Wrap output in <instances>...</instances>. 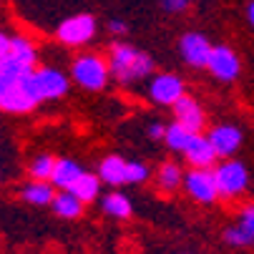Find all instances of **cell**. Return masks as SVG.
I'll use <instances>...</instances> for the list:
<instances>
[{"instance_id": "obj_1", "label": "cell", "mask_w": 254, "mask_h": 254, "mask_svg": "<svg viewBox=\"0 0 254 254\" xmlns=\"http://www.w3.org/2000/svg\"><path fill=\"white\" fill-rule=\"evenodd\" d=\"M154 70V61L141 53L131 46H114L111 48V61H108V73L116 76L121 83H128V81H136V78H143Z\"/></svg>"}, {"instance_id": "obj_2", "label": "cell", "mask_w": 254, "mask_h": 254, "mask_svg": "<svg viewBox=\"0 0 254 254\" xmlns=\"http://www.w3.org/2000/svg\"><path fill=\"white\" fill-rule=\"evenodd\" d=\"M73 81L86 91H101L108 83V63L98 56H81L73 63Z\"/></svg>"}, {"instance_id": "obj_3", "label": "cell", "mask_w": 254, "mask_h": 254, "mask_svg": "<svg viewBox=\"0 0 254 254\" xmlns=\"http://www.w3.org/2000/svg\"><path fill=\"white\" fill-rule=\"evenodd\" d=\"M214 174V184H216V194L219 196H237L247 189L249 184V174L247 166L239 161H224Z\"/></svg>"}, {"instance_id": "obj_4", "label": "cell", "mask_w": 254, "mask_h": 254, "mask_svg": "<svg viewBox=\"0 0 254 254\" xmlns=\"http://www.w3.org/2000/svg\"><path fill=\"white\" fill-rule=\"evenodd\" d=\"M93 33H96V20L91 15H73L61 23L58 38L65 46H83L93 38Z\"/></svg>"}, {"instance_id": "obj_5", "label": "cell", "mask_w": 254, "mask_h": 254, "mask_svg": "<svg viewBox=\"0 0 254 254\" xmlns=\"http://www.w3.org/2000/svg\"><path fill=\"white\" fill-rule=\"evenodd\" d=\"M206 68L211 70L216 78H222V81H234V78L239 76V58H237V53H234L232 48L216 46V48H211V53H209Z\"/></svg>"}, {"instance_id": "obj_6", "label": "cell", "mask_w": 254, "mask_h": 254, "mask_svg": "<svg viewBox=\"0 0 254 254\" xmlns=\"http://www.w3.org/2000/svg\"><path fill=\"white\" fill-rule=\"evenodd\" d=\"M35 91H38V98H61L68 91V78L56 68H41L35 70Z\"/></svg>"}, {"instance_id": "obj_7", "label": "cell", "mask_w": 254, "mask_h": 254, "mask_svg": "<svg viewBox=\"0 0 254 254\" xmlns=\"http://www.w3.org/2000/svg\"><path fill=\"white\" fill-rule=\"evenodd\" d=\"M184 187L201 204H211L216 196H219V194H216V184H214V174L206 171V169L189 171V176L184 179Z\"/></svg>"}, {"instance_id": "obj_8", "label": "cell", "mask_w": 254, "mask_h": 254, "mask_svg": "<svg viewBox=\"0 0 254 254\" xmlns=\"http://www.w3.org/2000/svg\"><path fill=\"white\" fill-rule=\"evenodd\" d=\"M174 114H176V124H181L187 131L196 133L201 126H204V111H201V106L189 98V96H179L174 103Z\"/></svg>"}, {"instance_id": "obj_9", "label": "cell", "mask_w": 254, "mask_h": 254, "mask_svg": "<svg viewBox=\"0 0 254 254\" xmlns=\"http://www.w3.org/2000/svg\"><path fill=\"white\" fill-rule=\"evenodd\" d=\"M179 48H181V58H184L189 65H196V68L206 65L209 53H211V46L201 33H187L184 38H181Z\"/></svg>"}, {"instance_id": "obj_10", "label": "cell", "mask_w": 254, "mask_h": 254, "mask_svg": "<svg viewBox=\"0 0 254 254\" xmlns=\"http://www.w3.org/2000/svg\"><path fill=\"white\" fill-rule=\"evenodd\" d=\"M209 143L216 156H224L229 159L242 143V131L237 126H216L211 133H209Z\"/></svg>"}, {"instance_id": "obj_11", "label": "cell", "mask_w": 254, "mask_h": 254, "mask_svg": "<svg viewBox=\"0 0 254 254\" xmlns=\"http://www.w3.org/2000/svg\"><path fill=\"white\" fill-rule=\"evenodd\" d=\"M151 98L156 101V103H164V106H169V103H174L179 96H184V83H181V78L179 76H171V73H161V76H156L154 81H151Z\"/></svg>"}, {"instance_id": "obj_12", "label": "cell", "mask_w": 254, "mask_h": 254, "mask_svg": "<svg viewBox=\"0 0 254 254\" xmlns=\"http://www.w3.org/2000/svg\"><path fill=\"white\" fill-rule=\"evenodd\" d=\"M181 154H184L189 159V164H194L196 169H209L214 164V159H216L209 138H204L199 133H191L189 136V141H187V146H184V151H181Z\"/></svg>"}, {"instance_id": "obj_13", "label": "cell", "mask_w": 254, "mask_h": 254, "mask_svg": "<svg viewBox=\"0 0 254 254\" xmlns=\"http://www.w3.org/2000/svg\"><path fill=\"white\" fill-rule=\"evenodd\" d=\"M0 108H3V111H10V114H28V111L35 108V101L15 83L5 93H0Z\"/></svg>"}, {"instance_id": "obj_14", "label": "cell", "mask_w": 254, "mask_h": 254, "mask_svg": "<svg viewBox=\"0 0 254 254\" xmlns=\"http://www.w3.org/2000/svg\"><path fill=\"white\" fill-rule=\"evenodd\" d=\"M83 174V169L76 164V161H70V159H61L53 164V171H51V181H53V187L58 189H68L73 181Z\"/></svg>"}, {"instance_id": "obj_15", "label": "cell", "mask_w": 254, "mask_h": 254, "mask_svg": "<svg viewBox=\"0 0 254 254\" xmlns=\"http://www.w3.org/2000/svg\"><path fill=\"white\" fill-rule=\"evenodd\" d=\"M65 191H70L76 199H81L83 204H88V201H93L96 196H98V191H101V179L98 176H93V174H81L73 184H70Z\"/></svg>"}, {"instance_id": "obj_16", "label": "cell", "mask_w": 254, "mask_h": 254, "mask_svg": "<svg viewBox=\"0 0 254 254\" xmlns=\"http://www.w3.org/2000/svg\"><path fill=\"white\" fill-rule=\"evenodd\" d=\"M98 179L106 181L111 187H119L126 181V161L121 156H108L101 161V169H98Z\"/></svg>"}, {"instance_id": "obj_17", "label": "cell", "mask_w": 254, "mask_h": 254, "mask_svg": "<svg viewBox=\"0 0 254 254\" xmlns=\"http://www.w3.org/2000/svg\"><path fill=\"white\" fill-rule=\"evenodd\" d=\"M51 204H53V211L58 216H63V219H76V216H81V211H83V201L76 199L70 191H63V194L53 196Z\"/></svg>"}, {"instance_id": "obj_18", "label": "cell", "mask_w": 254, "mask_h": 254, "mask_svg": "<svg viewBox=\"0 0 254 254\" xmlns=\"http://www.w3.org/2000/svg\"><path fill=\"white\" fill-rule=\"evenodd\" d=\"M53 196H56V194H53V187L48 184V181H35V184H28V187L23 189V199H25L28 204L43 206V204H51Z\"/></svg>"}, {"instance_id": "obj_19", "label": "cell", "mask_w": 254, "mask_h": 254, "mask_svg": "<svg viewBox=\"0 0 254 254\" xmlns=\"http://www.w3.org/2000/svg\"><path fill=\"white\" fill-rule=\"evenodd\" d=\"M101 206H103V211L108 214V216H116V219H128L131 216V201L124 196V194H108L103 201H101Z\"/></svg>"}, {"instance_id": "obj_20", "label": "cell", "mask_w": 254, "mask_h": 254, "mask_svg": "<svg viewBox=\"0 0 254 254\" xmlns=\"http://www.w3.org/2000/svg\"><path fill=\"white\" fill-rule=\"evenodd\" d=\"M189 136H191V131H187L181 124H171L169 128H164V136H161V138L166 141V146H169V149H174V151H184Z\"/></svg>"}, {"instance_id": "obj_21", "label": "cell", "mask_w": 254, "mask_h": 254, "mask_svg": "<svg viewBox=\"0 0 254 254\" xmlns=\"http://www.w3.org/2000/svg\"><path fill=\"white\" fill-rule=\"evenodd\" d=\"M8 53H10L13 58H18L20 63H25V65H33V63H35V48H33V43L25 41V38H10Z\"/></svg>"}, {"instance_id": "obj_22", "label": "cell", "mask_w": 254, "mask_h": 254, "mask_svg": "<svg viewBox=\"0 0 254 254\" xmlns=\"http://www.w3.org/2000/svg\"><path fill=\"white\" fill-rule=\"evenodd\" d=\"M181 184V169L176 164H164L159 169V187L164 191H174Z\"/></svg>"}, {"instance_id": "obj_23", "label": "cell", "mask_w": 254, "mask_h": 254, "mask_svg": "<svg viewBox=\"0 0 254 254\" xmlns=\"http://www.w3.org/2000/svg\"><path fill=\"white\" fill-rule=\"evenodd\" d=\"M53 164H56V159H53L51 154L38 156V159L30 164V176H33L35 181H48V179H51V171H53Z\"/></svg>"}, {"instance_id": "obj_24", "label": "cell", "mask_w": 254, "mask_h": 254, "mask_svg": "<svg viewBox=\"0 0 254 254\" xmlns=\"http://www.w3.org/2000/svg\"><path fill=\"white\" fill-rule=\"evenodd\" d=\"M224 239L229 244H234V247H247V244L254 242V234L247 232V229H242V227H234V229H227L224 232Z\"/></svg>"}, {"instance_id": "obj_25", "label": "cell", "mask_w": 254, "mask_h": 254, "mask_svg": "<svg viewBox=\"0 0 254 254\" xmlns=\"http://www.w3.org/2000/svg\"><path fill=\"white\" fill-rule=\"evenodd\" d=\"M149 179V169L138 164V161H128L126 164V181L128 184H141V181Z\"/></svg>"}, {"instance_id": "obj_26", "label": "cell", "mask_w": 254, "mask_h": 254, "mask_svg": "<svg viewBox=\"0 0 254 254\" xmlns=\"http://www.w3.org/2000/svg\"><path fill=\"white\" fill-rule=\"evenodd\" d=\"M239 227L254 234V206L244 209V214H242V222H239Z\"/></svg>"}, {"instance_id": "obj_27", "label": "cell", "mask_w": 254, "mask_h": 254, "mask_svg": "<svg viewBox=\"0 0 254 254\" xmlns=\"http://www.w3.org/2000/svg\"><path fill=\"white\" fill-rule=\"evenodd\" d=\"M187 3H189V0H161L164 10H169V13H181L187 8Z\"/></svg>"}, {"instance_id": "obj_28", "label": "cell", "mask_w": 254, "mask_h": 254, "mask_svg": "<svg viewBox=\"0 0 254 254\" xmlns=\"http://www.w3.org/2000/svg\"><path fill=\"white\" fill-rule=\"evenodd\" d=\"M149 136H151V138H161V136H164V126H161V124H151V126H149Z\"/></svg>"}, {"instance_id": "obj_29", "label": "cell", "mask_w": 254, "mask_h": 254, "mask_svg": "<svg viewBox=\"0 0 254 254\" xmlns=\"http://www.w3.org/2000/svg\"><path fill=\"white\" fill-rule=\"evenodd\" d=\"M8 48H10V38H8L5 33H0V56H5Z\"/></svg>"}, {"instance_id": "obj_30", "label": "cell", "mask_w": 254, "mask_h": 254, "mask_svg": "<svg viewBox=\"0 0 254 254\" xmlns=\"http://www.w3.org/2000/svg\"><path fill=\"white\" fill-rule=\"evenodd\" d=\"M108 28H111L114 33H126V23L124 20H111V23H108Z\"/></svg>"}, {"instance_id": "obj_31", "label": "cell", "mask_w": 254, "mask_h": 254, "mask_svg": "<svg viewBox=\"0 0 254 254\" xmlns=\"http://www.w3.org/2000/svg\"><path fill=\"white\" fill-rule=\"evenodd\" d=\"M247 18H249V23L254 25V3H252V5L247 8Z\"/></svg>"}]
</instances>
